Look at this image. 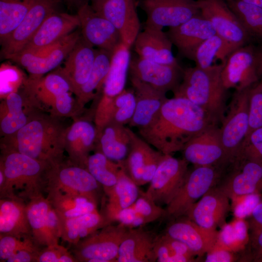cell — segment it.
<instances>
[{
	"label": "cell",
	"instance_id": "cell-1",
	"mask_svg": "<svg viewBox=\"0 0 262 262\" xmlns=\"http://www.w3.org/2000/svg\"><path fill=\"white\" fill-rule=\"evenodd\" d=\"M216 124L202 108L185 98H167L159 111L138 134L164 155L181 151L193 137Z\"/></svg>",
	"mask_w": 262,
	"mask_h": 262
},
{
	"label": "cell",
	"instance_id": "cell-2",
	"mask_svg": "<svg viewBox=\"0 0 262 262\" xmlns=\"http://www.w3.org/2000/svg\"><path fill=\"white\" fill-rule=\"evenodd\" d=\"M66 129L56 120L35 116L14 134L3 149L12 150L50 165L63 161Z\"/></svg>",
	"mask_w": 262,
	"mask_h": 262
},
{
	"label": "cell",
	"instance_id": "cell-3",
	"mask_svg": "<svg viewBox=\"0 0 262 262\" xmlns=\"http://www.w3.org/2000/svg\"><path fill=\"white\" fill-rule=\"evenodd\" d=\"M51 166L17 151L3 149L0 169L4 176L0 198L27 203L46 192L47 173Z\"/></svg>",
	"mask_w": 262,
	"mask_h": 262
},
{
	"label": "cell",
	"instance_id": "cell-4",
	"mask_svg": "<svg viewBox=\"0 0 262 262\" xmlns=\"http://www.w3.org/2000/svg\"><path fill=\"white\" fill-rule=\"evenodd\" d=\"M222 64L182 70V82L173 91L174 97L187 98L204 110L217 124L227 111L226 93L222 77Z\"/></svg>",
	"mask_w": 262,
	"mask_h": 262
},
{
	"label": "cell",
	"instance_id": "cell-5",
	"mask_svg": "<svg viewBox=\"0 0 262 262\" xmlns=\"http://www.w3.org/2000/svg\"><path fill=\"white\" fill-rule=\"evenodd\" d=\"M226 168L215 166H194L180 189L165 209V216L177 219L213 187L217 185Z\"/></svg>",
	"mask_w": 262,
	"mask_h": 262
},
{
	"label": "cell",
	"instance_id": "cell-6",
	"mask_svg": "<svg viewBox=\"0 0 262 262\" xmlns=\"http://www.w3.org/2000/svg\"><path fill=\"white\" fill-rule=\"evenodd\" d=\"M46 190L52 189L84 196L98 205L102 185L84 167L68 160L51 165L47 173Z\"/></svg>",
	"mask_w": 262,
	"mask_h": 262
},
{
	"label": "cell",
	"instance_id": "cell-7",
	"mask_svg": "<svg viewBox=\"0 0 262 262\" xmlns=\"http://www.w3.org/2000/svg\"><path fill=\"white\" fill-rule=\"evenodd\" d=\"M128 229L109 224L72 245L71 252L77 262H116Z\"/></svg>",
	"mask_w": 262,
	"mask_h": 262
},
{
	"label": "cell",
	"instance_id": "cell-8",
	"mask_svg": "<svg viewBox=\"0 0 262 262\" xmlns=\"http://www.w3.org/2000/svg\"><path fill=\"white\" fill-rule=\"evenodd\" d=\"M200 15L213 25L226 43L229 52L248 44L249 37L240 20L224 0H197Z\"/></svg>",
	"mask_w": 262,
	"mask_h": 262
},
{
	"label": "cell",
	"instance_id": "cell-9",
	"mask_svg": "<svg viewBox=\"0 0 262 262\" xmlns=\"http://www.w3.org/2000/svg\"><path fill=\"white\" fill-rule=\"evenodd\" d=\"M249 89L235 91L221 123V140L230 164L235 159L248 131Z\"/></svg>",
	"mask_w": 262,
	"mask_h": 262
},
{
	"label": "cell",
	"instance_id": "cell-10",
	"mask_svg": "<svg viewBox=\"0 0 262 262\" xmlns=\"http://www.w3.org/2000/svg\"><path fill=\"white\" fill-rule=\"evenodd\" d=\"M232 201L262 194V161L242 159L229 165L216 185Z\"/></svg>",
	"mask_w": 262,
	"mask_h": 262
},
{
	"label": "cell",
	"instance_id": "cell-11",
	"mask_svg": "<svg viewBox=\"0 0 262 262\" xmlns=\"http://www.w3.org/2000/svg\"><path fill=\"white\" fill-rule=\"evenodd\" d=\"M221 77L228 90L242 91L259 81L257 46L248 44L232 51L221 63Z\"/></svg>",
	"mask_w": 262,
	"mask_h": 262
},
{
	"label": "cell",
	"instance_id": "cell-12",
	"mask_svg": "<svg viewBox=\"0 0 262 262\" xmlns=\"http://www.w3.org/2000/svg\"><path fill=\"white\" fill-rule=\"evenodd\" d=\"M189 164L183 158L164 154L146 194L159 205L168 204L184 181Z\"/></svg>",
	"mask_w": 262,
	"mask_h": 262
},
{
	"label": "cell",
	"instance_id": "cell-13",
	"mask_svg": "<svg viewBox=\"0 0 262 262\" xmlns=\"http://www.w3.org/2000/svg\"><path fill=\"white\" fill-rule=\"evenodd\" d=\"M81 36L78 31L73 32L49 48L36 52L21 51L10 59L25 68L31 79H38L66 59Z\"/></svg>",
	"mask_w": 262,
	"mask_h": 262
},
{
	"label": "cell",
	"instance_id": "cell-14",
	"mask_svg": "<svg viewBox=\"0 0 262 262\" xmlns=\"http://www.w3.org/2000/svg\"><path fill=\"white\" fill-rule=\"evenodd\" d=\"M183 158L194 166H215L227 168L230 164L223 149L220 128L213 124L190 139L181 151Z\"/></svg>",
	"mask_w": 262,
	"mask_h": 262
},
{
	"label": "cell",
	"instance_id": "cell-15",
	"mask_svg": "<svg viewBox=\"0 0 262 262\" xmlns=\"http://www.w3.org/2000/svg\"><path fill=\"white\" fill-rule=\"evenodd\" d=\"M27 213L32 234L42 247L58 244L61 236L59 216L43 195L29 200L26 204Z\"/></svg>",
	"mask_w": 262,
	"mask_h": 262
},
{
	"label": "cell",
	"instance_id": "cell-16",
	"mask_svg": "<svg viewBox=\"0 0 262 262\" xmlns=\"http://www.w3.org/2000/svg\"><path fill=\"white\" fill-rule=\"evenodd\" d=\"M60 0H37L2 45L1 54L10 59L23 50L44 20L56 11Z\"/></svg>",
	"mask_w": 262,
	"mask_h": 262
},
{
	"label": "cell",
	"instance_id": "cell-17",
	"mask_svg": "<svg viewBox=\"0 0 262 262\" xmlns=\"http://www.w3.org/2000/svg\"><path fill=\"white\" fill-rule=\"evenodd\" d=\"M147 15L145 27L162 30L177 27L199 14L192 0H142Z\"/></svg>",
	"mask_w": 262,
	"mask_h": 262
},
{
	"label": "cell",
	"instance_id": "cell-18",
	"mask_svg": "<svg viewBox=\"0 0 262 262\" xmlns=\"http://www.w3.org/2000/svg\"><path fill=\"white\" fill-rule=\"evenodd\" d=\"M131 135L130 149L123 164L127 174L140 186L149 183L164 154L131 130Z\"/></svg>",
	"mask_w": 262,
	"mask_h": 262
},
{
	"label": "cell",
	"instance_id": "cell-19",
	"mask_svg": "<svg viewBox=\"0 0 262 262\" xmlns=\"http://www.w3.org/2000/svg\"><path fill=\"white\" fill-rule=\"evenodd\" d=\"M91 6L114 25L122 42L130 49L140 29L134 0H103Z\"/></svg>",
	"mask_w": 262,
	"mask_h": 262
},
{
	"label": "cell",
	"instance_id": "cell-20",
	"mask_svg": "<svg viewBox=\"0 0 262 262\" xmlns=\"http://www.w3.org/2000/svg\"><path fill=\"white\" fill-rule=\"evenodd\" d=\"M81 35L92 47L113 53L122 42L120 35L114 25L98 14L87 2H82L78 10Z\"/></svg>",
	"mask_w": 262,
	"mask_h": 262
},
{
	"label": "cell",
	"instance_id": "cell-21",
	"mask_svg": "<svg viewBox=\"0 0 262 262\" xmlns=\"http://www.w3.org/2000/svg\"><path fill=\"white\" fill-rule=\"evenodd\" d=\"M230 198L216 185L212 188L187 211L186 217L211 230L222 228L230 209Z\"/></svg>",
	"mask_w": 262,
	"mask_h": 262
},
{
	"label": "cell",
	"instance_id": "cell-22",
	"mask_svg": "<svg viewBox=\"0 0 262 262\" xmlns=\"http://www.w3.org/2000/svg\"><path fill=\"white\" fill-rule=\"evenodd\" d=\"M180 54L193 61L196 51L207 38L216 34L212 23L198 14L166 33Z\"/></svg>",
	"mask_w": 262,
	"mask_h": 262
},
{
	"label": "cell",
	"instance_id": "cell-23",
	"mask_svg": "<svg viewBox=\"0 0 262 262\" xmlns=\"http://www.w3.org/2000/svg\"><path fill=\"white\" fill-rule=\"evenodd\" d=\"M129 70L131 77L165 93L178 86L182 72L180 66L161 64L139 56L131 60Z\"/></svg>",
	"mask_w": 262,
	"mask_h": 262
},
{
	"label": "cell",
	"instance_id": "cell-24",
	"mask_svg": "<svg viewBox=\"0 0 262 262\" xmlns=\"http://www.w3.org/2000/svg\"><path fill=\"white\" fill-rule=\"evenodd\" d=\"M78 27H80V21L77 14L55 11L47 17L20 52H36L49 48Z\"/></svg>",
	"mask_w": 262,
	"mask_h": 262
},
{
	"label": "cell",
	"instance_id": "cell-25",
	"mask_svg": "<svg viewBox=\"0 0 262 262\" xmlns=\"http://www.w3.org/2000/svg\"><path fill=\"white\" fill-rule=\"evenodd\" d=\"M185 217L171 222L165 233L184 244L196 256L202 257L213 247L219 232L205 229Z\"/></svg>",
	"mask_w": 262,
	"mask_h": 262
},
{
	"label": "cell",
	"instance_id": "cell-26",
	"mask_svg": "<svg viewBox=\"0 0 262 262\" xmlns=\"http://www.w3.org/2000/svg\"><path fill=\"white\" fill-rule=\"evenodd\" d=\"M97 136L95 125L87 119L77 120L66 128L64 147L68 161L85 167L90 152L96 148Z\"/></svg>",
	"mask_w": 262,
	"mask_h": 262
},
{
	"label": "cell",
	"instance_id": "cell-27",
	"mask_svg": "<svg viewBox=\"0 0 262 262\" xmlns=\"http://www.w3.org/2000/svg\"><path fill=\"white\" fill-rule=\"evenodd\" d=\"M97 49L87 43L82 35L66 58L60 70L70 83L76 96L91 74Z\"/></svg>",
	"mask_w": 262,
	"mask_h": 262
},
{
	"label": "cell",
	"instance_id": "cell-28",
	"mask_svg": "<svg viewBox=\"0 0 262 262\" xmlns=\"http://www.w3.org/2000/svg\"><path fill=\"white\" fill-rule=\"evenodd\" d=\"M172 43L162 30L145 27L133 45L139 57L159 64L179 66L172 50Z\"/></svg>",
	"mask_w": 262,
	"mask_h": 262
},
{
	"label": "cell",
	"instance_id": "cell-29",
	"mask_svg": "<svg viewBox=\"0 0 262 262\" xmlns=\"http://www.w3.org/2000/svg\"><path fill=\"white\" fill-rule=\"evenodd\" d=\"M25 83L31 99L52 113L56 104L66 93L73 92L68 81L60 71L38 79L30 78Z\"/></svg>",
	"mask_w": 262,
	"mask_h": 262
},
{
	"label": "cell",
	"instance_id": "cell-30",
	"mask_svg": "<svg viewBox=\"0 0 262 262\" xmlns=\"http://www.w3.org/2000/svg\"><path fill=\"white\" fill-rule=\"evenodd\" d=\"M130 80L136 98V108L128 124L138 129L147 126L160 110L167 98L165 93L131 77Z\"/></svg>",
	"mask_w": 262,
	"mask_h": 262
},
{
	"label": "cell",
	"instance_id": "cell-31",
	"mask_svg": "<svg viewBox=\"0 0 262 262\" xmlns=\"http://www.w3.org/2000/svg\"><path fill=\"white\" fill-rule=\"evenodd\" d=\"M157 237L142 227L129 229L120 245L116 262H155L153 249Z\"/></svg>",
	"mask_w": 262,
	"mask_h": 262
},
{
	"label": "cell",
	"instance_id": "cell-32",
	"mask_svg": "<svg viewBox=\"0 0 262 262\" xmlns=\"http://www.w3.org/2000/svg\"><path fill=\"white\" fill-rule=\"evenodd\" d=\"M131 131L125 125L110 122L98 133L96 150L113 161L123 162L130 149Z\"/></svg>",
	"mask_w": 262,
	"mask_h": 262
},
{
	"label": "cell",
	"instance_id": "cell-33",
	"mask_svg": "<svg viewBox=\"0 0 262 262\" xmlns=\"http://www.w3.org/2000/svg\"><path fill=\"white\" fill-rule=\"evenodd\" d=\"M138 187L124 168L116 184L103 190L107 202L103 214L108 224L115 221L120 211L135 202L140 193Z\"/></svg>",
	"mask_w": 262,
	"mask_h": 262
},
{
	"label": "cell",
	"instance_id": "cell-34",
	"mask_svg": "<svg viewBox=\"0 0 262 262\" xmlns=\"http://www.w3.org/2000/svg\"><path fill=\"white\" fill-rule=\"evenodd\" d=\"M26 204L10 198L0 199V234L32 236Z\"/></svg>",
	"mask_w": 262,
	"mask_h": 262
},
{
	"label": "cell",
	"instance_id": "cell-35",
	"mask_svg": "<svg viewBox=\"0 0 262 262\" xmlns=\"http://www.w3.org/2000/svg\"><path fill=\"white\" fill-rule=\"evenodd\" d=\"M59 218L61 238L71 246L76 245L81 240L109 225L103 214L98 210L75 217Z\"/></svg>",
	"mask_w": 262,
	"mask_h": 262
},
{
	"label": "cell",
	"instance_id": "cell-36",
	"mask_svg": "<svg viewBox=\"0 0 262 262\" xmlns=\"http://www.w3.org/2000/svg\"><path fill=\"white\" fill-rule=\"evenodd\" d=\"M130 48L122 42L114 49L105 79L103 96L114 98L125 88L131 62Z\"/></svg>",
	"mask_w": 262,
	"mask_h": 262
},
{
	"label": "cell",
	"instance_id": "cell-37",
	"mask_svg": "<svg viewBox=\"0 0 262 262\" xmlns=\"http://www.w3.org/2000/svg\"><path fill=\"white\" fill-rule=\"evenodd\" d=\"M46 192L47 198L61 217H75L97 210L98 205L84 196L52 189Z\"/></svg>",
	"mask_w": 262,
	"mask_h": 262
},
{
	"label": "cell",
	"instance_id": "cell-38",
	"mask_svg": "<svg viewBox=\"0 0 262 262\" xmlns=\"http://www.w3.org/2000/svg\"><path fill=\"white\" fill-rule=\"evenodd\" d=\"M112 53L104 49H97L90 76L77 96V102L81 107L93 98L97 93L102 89L109 70Z\"/></svg>",
	"mask_w": 262,
	"mask_h": 262
},
{
	"label": "cell",
	"instance_id": "cell-39",
	"mask_svg": "<svg viewBox=\"0 0 262 262\" xmlns=\"http://www.w3.org/2000/svg\"><path fill=\"white\" fill-rule=\"evenodd\" d=\"M85 167L102 185L103 190L116 184L124 168L123 162L113 161L98 150L89 155Z\"/></svg>",
	"mask_w": 262,
	"mask_h": 262
},
{
	"label": "cell",
	"instance_id": "cell-40",
	"mask_svg": "<svg viewBox=\"0 0 262 262\" xmlns=\"http://www.w3.org/2000/svg\"><path fill=\"white\" fill-rule=\"evenodd\" d=\"M226 2L247 32L251 43L262 48V8L238 0Z\"/></svg>",
	"mask_w": 262,
	"mask_h": 262
},
{
	"label": "cell",
	"instance_id": "cell-41",
	"mask_svg": "<svg viewBox=\"0 0 262 262\" xmlns=\"http://www.w3.org/2000/svg\"><path fill=\"white\" fill-rule=\"evenodd\" d=\"M1 104L0 131L5 137L12 135L29 120L23 109V99L16 91L8 94Z\"/></svg>",
	"mask_w": 262,
	"mask_h": 262
},
{
	"label": "cell",
	"instance_id": "cell-42",
	"mask_svg": "<svg viewBox=\"0 0 262 262\" xmlns=\"http://www.w3.org/2000/svg\"><path fill=\"white\" fill-rule=\"evenodd\" d=\"M37 0H0V41L2 44Z\"/></svg>",
	"mask_w": 262,
	"mask_h": 262
},
{
	"label": "cell",
	"instance_id": "cell-43",
	"mask_svg": "<svg viewBox=\"0 0 262 262\" xmlns=\"http://www.w3.org/2000/svg\"><path fill=\"white\" fill-rule=\"evenodd\" d=\"M222 229L213 247L238 252L245 249L248 245V228L243 218L236 217L229 224L225 225Z\"/></svg>",
	"mask_w": 262,
	"mask_h": 262
},
{
	"label": "cell",
	"instance_id": "cell-44",
	"mask_svg": "<svg viewBox=\"0 0 262 262\" xmlns=\"http://www.w3.org/2000/svg\"><path fill=\"white\" fill-rule=\"evenodd\" d=\"M229 54L227 45L223 39L215 34L203 42L196 49L193 61L196 66L206 68L213 65L215 60L223 63Z\"/></svg>",
	"mask_w": 262,
	"mask_h": 262
},
{
	"label": "cell",
	"instance_id": "cell-45",
	"mask_svg": "<svg viewBox=\"0 0 262 262\" xmlns=\"http://www.w3.org/2000/svg\"><path fill=\"white\" fill-rule=\"evenodd\" d=\"M43 247L32 236L16 237L0 234V261L6 262L11 256L20 251H40Z\"/></svg>",
	"mask_w": 262,
	"mask_h": 262
},
{
	"label": "cell",
	"instance_id": "cell-46",
	"mask_svg": "<svg viewBox=\"0 0 262 262\" xmlns=\"http://www.w3.org/2000/svg\"><path fill=\"white\" fill-rule=\"evenodd\" d=\"M114 110L112 120L120 125L128 124L136 108V98L133 89H124L114 98Z\"/></svg>",
	"mask_w": 262,
	"mask_h": 262
},
{
	"label": "cell",
	"instance_id": "cell-47",
	"mask_svg": "<svg viewBox=\"0 0 262 262\" xmlns=\"http://www.w3.org/2000/svg\"><path fill=\"white\" fill-rule=\"evenodd\" d=\"M242 159L262 161V127L253 130L245 137L233 163Z\"/></svg>",
	"mask_w": 262,
	"mask_h": 262
},
{
	"label": "cell",
	"instance_id": "cell-48",
	"mask_svg": "<svg viewBox=\"0 0 262 262\" xmlns=\"http://www.w3.org/2000/svg\"><path fill=\"white\" fill-rule=\"evenodd\" d=\"M249 128L246 135L262 127V82L259 81L248 90Z\"/></svg>",
	"mask_w": 262,
	"mask_h": 262
},
{
	"label": "cell",
	"instance_id": "cell-49",
	"mask_svg": "<svg viewBox=\"0 0 262 262\" xmlns=\"http://www.w3.org/2000/svg\"><path fill=\"white\" fill-rule=\"evenodd\" d=\"M132 206L146 224L165 216V209L154 202L146 192L141 191Z\"/></svg>",
	"mask_w": 262,
	"mask_h": 262
},
{
	"label": "cell",
	"instance_id": "cell-50",
	"mask_svg": "<svg viewBox=\"0 0 262 262\" xmlns=\"http://www.w3.org/2000/svg\"><path fill=\"white\" fill-rule=\"evenodd\" d=\"M155 262H191L184 256L176 253L168 242L165 234L157 236L154 249Z\"/></svg>",
	"mask_w": 262,
	"mask_h": 262
},
{
	"label": "cell",
	"instance_id": "cell-51",
	"mask_svg": "<svg viewBox=\"0 0 262 262\" xmlns=\"http://www.w3.org/2000/svg\"><path fill=\"white\" fill-rule=\"evenodd\" d=\"M37 262H77L68 249L59 244L44 247L40 251Z\"/></svg>",
	"mask_w": 262,
	"mask_h": 262
},
{
	"label": "cell",
	"instance_id": "cell-52",
	"mask_svg": "<svg viewBox=\"0 0 262 262\" xmlns=\"http://www.w3.org/2000/svg\"><path fill=\"white\" fill-rule=\"evenodd\" d=\"M21 82L20 73L15 66L3 64L0 67V92L1 95L15 92L17 87L13 83L17 85L18 82Z\"/></svg>",
	"mask_w": 262,
	"mask_h": 262
},
{
	"label": "cell",
	"instance_id": "cell-53",
	"mask_svg": "<svg viewBox=\"0 0 262 262\" xmlns=\"http://www.w3.org/2000/svg\"><path fill=\"white\" fill-rule=\"evenodd\" d=\"M115 221L128 229L142 227L146 225L143 219L137 214L132 205L120 211Z\"/></svg>",
	"mask_w": 262,
	"mask_h": 262
},
{
	"label": "cell",
	"instance_id": "cell-54",
	"mask_svg": "<svg viewBox=\"0 0 262 262\" xmlns=\"http://www.w3.org/2000/svg\"><path fill=\"white\" fill-rule=\"evenodd\" d=\"M248 250L245 253V262H262V230L249 237Z\"/></svg>",
	"mask_w": 262,
	"mask_h": 262
},
{
	"label": "cell",
	"instance_id": "cell-55",
	"mask_svg": "<svg viewBox=\"0 0 262 262\" xmlns=\"http://www.w3.org/2000/svg\"><path fill=\"white\" fill-rule=\"evenodd\" d=\"M226 249L213 247L206 254V262H233L240 260L239 255Z\"/></svg>",
	"mask_w": 262,
	"mask_h": 262
},
{
	"label": "cell",
	"instance_id": "cell-56",
	"mask_svg": "<svg viewBox=\"0 0 262 262\" xmlns=\"http://www.w3.org/2000/svg\"><path fill=\"white\" fill-rule=\"evenodd\" d=\"M247 223L249 237L254 236L262 230V196L249 215Z\"/></svg>",
	"mask_w": 262,
	"mask_h": 262
},
{
	"label": "cell",
	"instance_id": "cell-57",
	"mask_svg": "<svg viewBox=\"0 0 262 262\" xmlns=\"http://www.w3.org/2000/svg\"><path fill=\"white\" fill-rule=\"evenodd\" d=\"M256 46L259 81L262 82V48Z\"/></svg>",
	"mask_w": 262,
	"mask_h": 262
},
{
	"label": "cell",
	"instance_id": "cell-58",
	"mask_svg": "<svg viewBox=\"0 0 262 262\" xmlns=\"http://www.w3.org/2000/svg\"><path fill=\"white\" fill-rule=\"evenodd\" d=\"M262 8V0H238Z\"/></svg>",
	"mask_w": 262,
	"mask_h": 262
},
{
	"label": "cell",
	"instance_id": "cell-59",
	"mask_svg": "<svg viewBox=\"0 0 262 262\" xmlns=\"http://www.w3.org/2000/svg\"><path fill=\"white\" fill-rule=\"evenodd\" d=\"M91 0L92 1V4H95V3L100 2L103 0Z\"/></svg>",
	"mask_w": 262,
	"mask_h": 262
},
{
	"label": "cell",
	"instance_id": "cell-60",
	"mask_svg": "<svg viewBox=\"0 0 262 262\" xmlns=\"http://www.w3.org/2000/svg\"><path fill=\"white\" fill-rule=\"evenodd\" d=\"M70 0V1H75V0Z\"/></svg>",
	"mask_w": 262,
	"mask_h": 262
}]
</instances>
